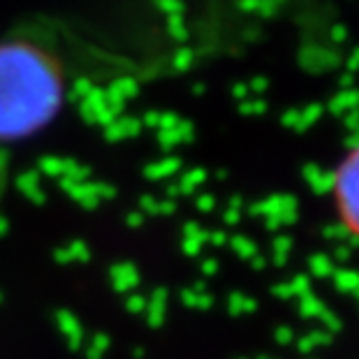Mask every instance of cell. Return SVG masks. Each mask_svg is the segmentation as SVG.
I'll use <instances>...</instances> for the list:
<instances>
[{"mask_svg": "<svg viewBox=\"0 0 359 359\" xmlns=\"http://www.w3.org/2000/svg\"><path fill=\"white\" fill-rule=\"evenodd\" d=\"M63 100V65L49 49L30 40L0 42V144L42 133Z\"/></svg>", "mask_w": 359, "mask_h": 359, "instance_id": "obj_1", "label": "cell"}, {"mask_svg": "<svg viewBox=\"0 0 359 359\" xmlns=\"http://www.w3.org/2000/svg\"><path fill=\"white\" fill-rule=\"evenodd\" d=\"M334 213L343 234L359 243V142L353 144L327 179Z\"/></svg>", "mask_w": 359, "mask_h": 359, "instance_id": "obj_2", "label": "cell"}, {"mask_svg": "<svg viewBox=\"0 0 359 359\" xmlns=\"http://www.w3.org/2000/svg\"><path fill=\"white\" fill-rule=\"evenodd\" d=\"M137 283H140V273L133 264H116L111 269V285L118 290V292H130V290L137 287Z\"/></svg>", "mask_w": 359, "mask_h": 359, "instance_id": "obj_3", "label": "cell"}, {"mask_svg": "<svg viewBox=\"0 0 359 359\" xmlns=\"http://www.w3.org/2000/svg\"><path fill=\"white\" fill-rule=\"evenodd\" d=\"M58 323H60V332H63L65 336H67V341H70V346H72V350H77L79 346H81V336H83V332H81V327H79V323H77V318L72 316H67V313H60L58 316Z\"/></svg>", "mask_w": 359, "mask_h": 359, "instance_id": "obj_4", "label": "cell"}, {"mask_svg": "<svg viewBox=\"0 0 359 359\" xmlns=\"http://www.w3.org/2000/svg\"><path fill=\"white\" fill-rule=\"evenodd\" d=\"M56 257L60 259V262H77V259H88L90 255H88V248L83 246L81 241H74L67 248H60L56 253Z\"/></svg>", "mask_w": 359, "mask_h": 359, "instance_id": "obj_5", "label": "cell"}, {"mask_svg": "<svg viewBox=\"0 0 359 359\" xmlns=\"http://www.w3.org/2000/svg\"><path fill=\"white\" fill-rule=\"evenodd\" d=\"M160 299H165V292H163V290H158L156 297H154V299H151V304H149V309H151V313H149V323L154 325V327L160 325V320H165V304L160 306Z\"/></svg>", "mask_w": 359, "mask_h": 359, "instance_id": "obj_6", "label": "cell"}, {"mask_svg": "<svg viewBox=\"0 0 359 359\" xmlns=\"http://www.w3.org/2000/svg\"><path fill=\"white\" fill-rule=\"evenodd\" d=\"M204 179V172H193V174H188L186 179H183V183H179V190L181 193H193L197 183H202Z\"/></svg>", "mask_w": 359, "mask_h": 359, "instance_id": "obj_7", "label": "cell"}]
</instances>
